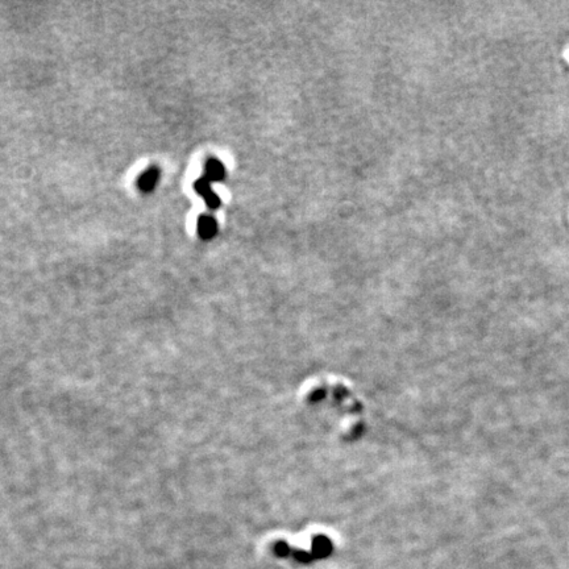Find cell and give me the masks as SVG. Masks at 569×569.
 <instances>
[{
    "label": "cell",
    "instance_id": "52a82bcc",
    "mask_svg": "<svg viewBox=\"0 0 569 569\" xmlns=\"http://www.w3.org/2000/svg\"><path fill=\"white\" fill-rule=\"evenodd\" d=\"M294 557H296L298 561H301V563H308L311 560V555L307 554V552H305V551H296L294 552Z\"/></svg>",
    "mask_w": 569,
    "mask_h": 569
},
{
    "label": "cell",
    "instance_id": "7a4b0ae2",
    "mask_svg": "<svg viewBox=\"0 0 569 569\" xmlns=\"http://www.w3.org/2000/svg\"><path fill=\"white\" fill-rule=\"evenodd\" d=\"M216 231H218V224H216L215 219L208 215H202L198 219V234L202 239L208 240L215 236Z\"/></svg>",
    "mask_w": 569,
    "mask_h": 569
},
{
    "label": "cell",
    "instance_id": "5b68a950",
    "mask_svg": "<svg viewBox=\"0 0 569 569\" xmlns=\"http://www.w3.org/2000/svg\"><path fill=\"white\" fill-rule=\"evenodd\" d=\"M332 544L326 536H318L312 540V552L317 557H326L331 554Z\"/></svg>",
    "mask_w": 569,
    "mask_h": 569
},
{
    "label": "cell",
    "instance_id": "3957f363",
    "mask_svg": "<svg viewBox=\"0 0 569 569\" xmlns=\"http://www.w3.org/2000/svg\"><path fill=\"white\" fill-rule=\"evenodd\" d=\"M158 178H160V170L157 167H149L145 173H142L139 178V187L144 193H149L157 185Z\"/></svg>",
    "mask_w": 569,
    "mask_h": 569
},
{
    "label": "cell",
    "instance_id": "8992f818",
    "mask_svg": "<svg viewBox=\"0 0 569 569\" xmlns=\"http://www.w3.org/2000/svg\"><path fill=\"white\" fill-rule=\"evenodd\" d=\"M289 552H290V548L286 543L281 541V543H278V544L276 545V554H277L278 556H286V555H289Z\"/></svg>",
    "mask_w": 569,
    "mask_h": 569
},
{
    "label": "cell",
    "instance_id": "6da1fadb",
    "mask_svg": "<svg viewBox=\"0 0 569 569\" xmlns=\"http://www.w3.org/2000/svg\"><path fill=\"white\" fill-rule=\"evenodd\" d=\"M194 187L195 190H197L198 194L202 195V197L204 198L206 204L209 207V208H218V207L220 206V199H219L218 195L211 190V182H209L206 177L198 179V181L195 182Z\"/></svg>",
    "mask_w": 569,
    "mask_h": 569
},
{
    "label": "cell",
    "instance_id": "277c9868",
    "mask_svg": "<svg viewBox=\"0 0 569 569\" xmlns=\"http://www.w3.org/2000/svg\"><path fill=\"white\" fill-rule=\"evenodd\" d=\"M206 177L209 182L220 181L224 177V166L220 161L211 158L206 163Z\"/></svg>",
    "mask_w": 569,
    "mask_h": 569
}]
</instances>
